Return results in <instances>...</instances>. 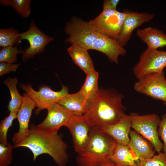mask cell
Returning a JSON list of instances; mask_svg holds the SVG:
<instances>
[{
  "label": "cell",
  "instance_id": "6da1fadb",
  "mask_svg": "<svg viewBox=\"0 0 166 166\" xmlns=\"http://www.w3.org/2000/svg\"><path fill=\"white\" fill-rule=\"evenodd\" d=\"M65 31L69 36L66 42L88 51L92 49L101 52L116 64H118L119 56L126 53L117 40L98 32L89 22L74 18L67 24Z\"/></svg>",
  "mask_w": 166,
  "mask_h": 166
},
{
  "label": "cell",
  "instance_id": "7a4b0ae2",
  "mask_svg": "<svg viewBox=\"0 0 166 166\" xmlns=\"http://www.w3.org/2000/svg\"><path fill=\"white\" fill-rule=\"evenodd\" d=\"M58 131L32 125L28 136L14 148L25 147L29 149L33 154L34 161L39 156L47 154L59 166H65L68 160L67 145Z\"/></svg>",
  "mask_w": 166,
  "mask_h": 166
},
{
  "label": "cell",
  "instance_id": "3957f363",
  "mask_svg": "<svg viewBox=\"0 0 166 166\" xmlns=\"http://www.w3.org/2000/svg\"><path fill=\"white\" fill-rule=\"evenodd\" d=\"M123 95L113 89L101 88L84 114L91 126L101 127L115 123L125 114Z\"/></svg>",
  "mask_w": 166,
  "mask_h": 166
},
{
  "label": "cell",
  "instance_id": "277c9868",
  "mask_svg": "<svg viewBox=\"0 0 166 166\" xmlns=\"http://www.w3.org/2000/svg\"><path fill=\"white\" fill-rule=\"evenodd\" d=\"M117 143L98 127H93L91 138L85 148L78 153V166H98L109 161Z\"/></svg>",
  "mask_w": 166,
  "mask_h": 166
},
{
  "label": "cell",
  "instance_id": "5b68a950",
  "mask_svg": "<svg viewBox=\"0 0 166 166\" xmlns=\"http://www.w3.org/2000/svg\"><path fill=\"white\" fill-rule=\"evenodd\" d=\"M129 115L131 128L148 140L158 153L161 152L163 144L160 140L158 133L161 119L155 114L140 115L134 113Z\"/></svg>",
  "mask_w": 166,
  "mask_h": 166
},
{
  "label": "cell",
  "instance_id": "8992f818",
  "mask_svg": "<svg viewBox=\"0 0 166 166\" xmlns=\"http://www.w3.org/2000/svg\"><path fill=\"white\" fill-rule=\"evenodd\" d=\"M126 15L117 10H103L96 18L89 22L98 32L116 40L119 35Z\"/></svg>",
  "mask_w": 166,
  "mask_h": 166
},
{
  "label": "cell",
  "instance_id": "52a82bcc",
  "mask_svg": "<svg viewBox=\"0 0 166 166\" xmlns=\"http://www.w3.org/2000/svg\"><path fill=\"white\" fill-rule=\"evenodd\" d=\"M166 67V51L147 48L140 54L132 71L138 79L148 74L162 73Z\"/></svg>",
  "mask_w": 166,
  "mask_h": 166
},
{
  "label": "cell",
  "instance_id": "ba28073f",
  "mask_svg": "<svg viewBox=\"0 0 166 166\" xmlns=\"http://www.w3.org/2000/svg\"><path fill=\"white\" fill-rule=\"evenodd\" d=\"M20 86L34 102L37 109L35 111L38 114L43 109H47L52 104L57 103L60 99L69 94L67 86L62 85L59 91H55L48 86H40L38 91H35L31 85L21 84Z\"/></svg>",
  "mask_w": 166,
  "mask_h": 166
},
{
  "label": "cell",
  "instance_id": "9c48e42d",
  "mask_svg": "<svg viewBox=\"0 0 166 166\" xmlns=\"http://www.w3.org/2000/svg\"><path fill=\"white\" fill-rule=\"evenodd\" d=\"M136 92L152 98L166 101V79L164 72L146 74L138 79L134 85Z\"/></svg>",
  "mask_w": 166,
  "mask_h": 166
},
{
  "label": "cell",
  "instance_id": "30bf717a",
  "mask_svg": "<svg viewBox=\"0 0 166 166\" xmlns=\"http://www.w3.org/2000/svg\"><path fill=\"white\" fill-rule=\"evenodd\" d=\"M72 136L74 148L78 153L82 152L90 140L93 127L85 115H72L65 126Z\"/></svg>",
  "mask_w": 166,
  "mask_h": 166
},
{
  "label": "cell",
  "instance_id": "8fae6325",
  "mask_svg": "<svg viewBox=\"0 0 166 166\" xmlns=\"http://www.w3.org/2000/svg\"><path fill=\"white\" fill-rule=\"evenodd\" d=\"M20 40L19 43L22 40H26L30 44V46L22 50V59L25 62L32 58L36 54L44 52L46 45L53 40L40 31L32 21L30 28L27 31L19 34Z\"/></svg>",
  "mask_w": 166,
  "mask_h": 166
},
{
  "label": "cell",
  "instance_id": "7c38bea8",
  "mask_svg": "<svg viewBox=\"0 0 166 166\" xmlns=\"http://www.w3.org/2000/svg\"><path fill=\"white\" fill-rule=\"evenodd\" d=\"M126 15L121 32L116 40L122 47L130 40L133 31L143 23L150 21L154 17L153 14L125 10Z\"/></svg>",
  "mask_w": 166,
  "mask_h": 166
},
{
  "label": "cell",
  "instance_id": "4fadbf2b",
  "mask_svg": "<svg viewBox=\"0 0 166 166\" xmlns=\"http://www.w3.org/2000/svg\"><path fill=\"white\" fill-rule=\"evenodd\" d=\"M22 96V104L17 114L19 128L18 131L14 134L12 138L14 147L29 134L30 131L29 127L30 120L32 111L36 107L34 102L26 93Z\"/></svg>",
  "mask_w": 166,
  "mask_h": 166
},
{
  "label": "cell",
  "instance_id": "5bb4252c",
  "mask_svg": "<svg viewBox=\"0 0 166 166\" xmlns=\"http://www.w3.org/2000/svg\"><path fill=\"white\" fill-rule=\"evenodd\" d=\"M47 110L46 118L37 125L44 129L58 131L61 127L66 126L72 116L57 103L51 105Z\"/></svg>",
  "mask_w": 166,
  "mask_h": 166
},
{
  "label": "cell",
  "instance_id": "9a60e30c",
  "mask_svg": "<svg viewBox=\"0 0 166 166\" xmlns=\"http://www.w3.org/2000/svg\"><path fill=\"white\" fill-rule=\"evenodd\" d=\"M131 125L130 115L125 114L116 123L99 128L112 138L117 144L128 145L130 140L129 133Z\"/></svg>",
  "mask_w": 166,
  "mask_h": 166
},
{
  "label": "cell",
  "instance_id": "2e32d148",
  "mask_svg": "<svg viewBox=\"0 0 166 166\" xmlns=\"http://www.w3.org/2000/svg\"><path fill=\"white\" fill-rule=\"evenodd\" d=\"M57 103L74 116L84 115L89 108L87 100L80 91L76 93H69Z\"/></svg>",
  "mask_w": 166,
  "mask_h": 166
},
{
  "label": "cell",
  "instance_id": "e0dca14e",
  "mask_svg": "<svg viewBox=\"0 0 166 166\" xmlns=\"http://www.w3.org/2000/svg\"><path fill=\"white\" fill-rule=\"evenodd\" d=\"M128 147L134 152L139 160L152 157L155 150L152 144L146 139L134 130H131Z\"/></svg>",
  "mask_w": 166,
  "mask_h": 166
},
{
  "label": "cell",
  "instance_id": "ac0fdd59",
  "mask_svg": "<svg viewBox=\"0 0 166 166\" xmlns=\"http://www.w3.org/2000/svg\"><path fill=\"white\" fill-rule=\"evenodd\" d=\"M136 34L148 48L157 49L166 46V34L156 28L149 27L138 29Z\"/></svg>",
  "mask_w": 166,
  "mask_h": 166
},
{
  "label": "cell",
  "instance_id": "d6986e66",
  "mask_svg": "<svg viewBox=\"0 0 166 166\" xmlns=\"http://www.w3.org/2000/svg\"><path fill=\"white\" fill-rule=\"evenodd\" d=\"M109 160L124 166H136L140 161L127 145L117 143L110 157Z\"/></svg>",
  "mask_w": 166,
  "mask_h": 166
},
{
  "label": "cell",
  "instance_id": "ffe728a7",
  "mask_svg": "<svg viewBox=\"0 0 166 166\" xmlns=\"http://www.w3.org/2000/svg\"><path fill=\"white\" fill-rule=\"evenodd\" d=\"M67 51L74 63L85 73L94 70L92 60L88 50L74 44L67 49Z\"/></svg>",
  "mask_w": 166,
  "mask_h": 166
},
{
  "label": "cell",
  "instance_id": "44dd1931",
  "mask_svg": "<svg viewBox=\"0 0 166 166\" xmlns=\"http://www.w3.org/2000/svg\"><path fill=\"white\" fill-rule=\"evenodd\" d=\"M86 75L85 82L79 91L87 100L89 107L99 91L98 85L99 74L94 70Z\"/></svg>",
  "mask_w": 166,
  "mask_h": 166
},
{
  "label": "cell",
  "instance_id": "7402d4cb",
  "mask_svg": "<svg viewBox=\"0 0 166 166\" xmlns=\"http://www.w3.org/2000/svg\"><path fill=\"white\" fill-rule=\"evenodd\" d=\"M3 83L8 87L11 99L7 108L10 112L18 113L22 104L23 96L19 93L17 88L18 80L16 78H9L3 81Z\"/></svg>",
  "mask_w": 166,
  "mask_h": 166
},
{
  "label": "cell",
  "instance_id": "603a6c76",
  "mask_svg": "<svg viewBox=\"0 0 166 166\" xmlns=\"http://www.w3.org/2000/svg\"><path fill=\"white\" fill-rule=\"evenodd\" d=\"M30 0H1V5L5 6H11L21 16L28 17L30 13Z\"/></svg>",
  "mask_w": 166,
  "mask_h": 166
},
{
  "label": "cell",
  "instance_id": "cb8c5ba5",
  "mask_svg": "<svg viewBox=\"0 0 166 166\" xmlns=\"http://www.w3.org/2000/svg\"><path fill=\"white\" fill-rule=\"evenodd\" d=\"M19 33L13 28L1 29L0 30V46L3 47L14 46L19 44Z\"/></svg>",
  "mask_w": 166,
  "mask_h": 166
},
{
  "label": "cell",
  "instance_id": "d4e9b609",
  "mask_svg": "<svg viewBox=\"0 0 166 166\" xmlns=\"http://www.w3.org/2000/svg\"><path fill=\"white\" fill-rule=\"evenodd\" d=\"M17 112H11L9 115L2 120L0 124V143L7 146L8 143L7 134L9 128L13 125L14 120L17 118Z\"/></svg>",
  "mask_w": 166,
  "mask_h": 166
},
{
  "label": "cell",
  "instance_id": "484cf974",
  "mask_svg": "<svg viewBox=\"0 0 166 166\" xmlns=\"http://www.w3.org/2000/svg\"><path fill=\"white\" fill-rule=\"evenodd\" d=\"M22 52L16 46L3 47L0 51V62L13 63L17 60V55Z\"/></svg>",
  "mask_w": 166,
  "mask_h": 166
},
{
  "label": "cell",
  "instance_id": "4316f807",
  "mask_svg": "<svg viewBox=\"0 0 166 166\" xmlns=\"http://www.w3.org/2000/svg\"><path fill=\"white\" fill-rule=\"evenodd\" d=\"M136 166H166V154L161 152L150 158L140 160Z\"/></svg>",
  "mask_w": 166,
  "mask_h": 166
},
{
  "label": "cell",
  "instance_id": "83f0119b",
  "mask_svg": "<svg viewBox=\"0 0 166 166\" xmlns=\"http://www.w3.org/2000/svg\"><path fill=\"white\" fill-rule=\"evenodd\" d=\"M14 146L9 144L5 145L0 144V166H8L11 163Z\"/></svg>",
  "mask_w": 166,
  "mask_h": 166
},
{
  "label": "cell",
  "instance_id": "f1b7e54d",
  "mask_svg": "<svg viewBox=\"0 0 166 166\" xmlns=\"http://www.w3.org/2000/svg\"><path fill=\"white\" fill-rule=\"evenodd\" d=\"M158 133L163 141V150L166 154V113L161 117L158 128Z\"/></svg>",
  "mask_w": 166,
  "mask_h": 166
},
{
  "label": "cell",
  "instance_id": "f546056e",
  "mask_svg": "<svg viewBox=\"0 0 166 166\" xmlns=\"http://www.w3.org/2000/svg\"><path fill=\"white\" fill-rule=\"evenodd\" d=\"M18 64H14L5 62H0V76L9 73L15 72L19 66Z\"/></svg>",
  "mask_w": 166,
  "mask_h": 166
},
{
  "label": "cell",
  "instance_id": "4dcf8cb0",
  "mask_svg": "<svg viewBox=\"0 0 166 166\" xmlns=\"http://www.w3.org/2000/svg\"><path fill=\"white\" fill-rule=\"evenodd\" d=\"M119 0H105L104 1L103 6V10H117L116 7Z\"/></svg>",
  "mask_w": 166,
  "mask_h": 166
},
{
  "label": "cell",
  "instance_id": "1f68e13d",
  "mask_svg": "<svg viewBox=\"0 0 166 166\" xmlns=\"http://www.w3.org/2000/svg\"><path fill=\"white\" fill-rule=\"evenodd\" d=\"M98 166H124L109 161L101 164Z\"/></svg>",
  "mask_w": 166,
  "mask_h": 166
},
{
  "label": "cell",
  "instance_id": "d6a6232c",
  "mask_svg": "<svg viewBox=\"0 0 166 166\" xmlns=\"http://www.w3.org/2000/svg\"><path fill=\"white\" fill-rule=\"evenodd\" d=\"M164 104L166 106V101L165 102H164Z\"/></svg>",
  "mask_w": 166,
  "mask_h": 166
}]
</instances>
